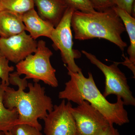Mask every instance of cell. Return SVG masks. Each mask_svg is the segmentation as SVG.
Instances as JSON below:
<instances>
[{
    "mask_svg": "<svg viewBox=\"0 0 135 135\" xmlns=\"http://www.w3.org/2000/svg\"><path fill=\"white\" fill-rule=\"evenodd\" d=\"M92 7L97 11H104L115 6L113 0H89Z\"/></svg>",
    "mask_w": 135,
    "mask_h": 135,
    "instance_id": "d6986e66",
    "label": "cell"
},
{
    "mask_svg": "<svg viewBox=\"0 0 135 135\" xmlns=\"http://www.w3.org/2000/svg\"><path fill=\"white\" fill-rule=\"evenodd\" d=\"M73 9L68 7L57 26L53 30L50 39L53 42V46L56 50L60 51L64 63L67 65L68 70L78 73L82 70L75 62V59L81 56L80 52L73 49V42L71 30V19Z\"/></svg>",
    "mask_w": 135,
    "mask_h": 135,
    "instance_id": "8992f818",
    "label": "cell"
},
{
    "mask_svg": "<svg viewBox=\"0 0 135 135\" xmlns=\"http://www.w3.org/2000/svg\"><path fill=\"white\" fill-rule=\"evenodd\" d=\"M74 38L79 40L105 39L118 46L122 51L127 44L122 38L126 31L122 20L113 9L86 13L75 11L71 19Z\"/></svg>",
    "mask_w": 135,
    "mask_h": 135,
    "instance_id": "3957f363",
    "label": "cell"
},
{
    "mask_svg": "<svg viewBox=\"0 0 135 135\" xmlns=\"http://www.w3.org/2000/svg\"><path fill=\"white\" fill-rule=\"evenodd\" d=\"M3 132H0V135H2Z\"/></svg>",
    "mask_w": 135,
    "mask_h": 135,
    "instance_id": "cb8c5ba5",
    "label": "cell"
},
{
    "mask_svg": "<svg viewBox=\"0 0 135 135\" xmlns=\"http://www.w3.org/2000/svg\"><path fill=\"white\" fill-rule=\"evenodd\" d=\"M4 10L20 15L34 8L33 0H0Z\"/></svg>",
    "mask_w": 135,
    "mask_h": 135,
    "instance_id": "9a60e30c",
    "label": "cell"
},
{
    "mask_svg": "<svg viewBox=\"0 0 135 135\" xmlns=\"http://www.w3.org/2000/svg\"><path fill=\"white\" fill-rule=\"evenodd\" d=\"M9 83L16 85L18 89L6 86L3 104L7 109L17 111L18 118L15 125L26 124L41 131L42 127L38 120L44 119L54 107L52 99L46 95L45 88L38 83H28L16 72L10 73Z\"/></svg>",
    "mask_w": 135,
    "mask_h": 135,
    "instance_id": "6da1fadb",
    "label": "cell"
},
{
    "mask_svg": "<svg viewBox=\"0 0 135 135\" xmlns=\"http://www.w3.org/2000/svg\"><path fill=\"white\" fill-rule=\"evenodd\" d=\"M98 135H120L118 129L113 125H109L105 128Z\"/></svg>",
    "mask_w": 135,
    "mask_h": 135,
    "instance_id": "44dd1931",
    "label": "cell"
},
{
    "mask_svg": "<svg viewBox=\"0 0 135 135\" xmlns=\"http://www.w3.org/2000/svg\"><path fill=\"white\" fill-rule=\"evenodd\" d=\"M7 85L0 83V132L10 131L18 118L16 109H7L3 104V96Z\"/></svg>",
    "mask_w": 135,
    "mask_h": 135,
    "instance_id": "5bb4252c",
    "label": "cell"
},
{
    "mask_svg": "<svg viewBox=\"0 0 135 135\" xmlns=\"http://www.w3.org/2000/svg\"><path fill=\"white\" fill-rule=\"evenodd\" d=\"M8 61L5 57L0 54V79L1 83L9 86V75L10 73L13 71L14 66H10Z\"/></svg>",
    "mask_w": 135,
    "mask_h": 135,
    "instance_id": "e0dca14e",
    "label": "cell"
},
{
    "mask_svg": "<svg viewBox=\"0 0 135 135\" xmlns=\"http://www.w3.org/2000/svg\"><path fill=\"white\" fill-rule=\"evenodd\" d=\"M10 131L14 135H43L41 131L26 124L15 125Z\"/></svg>",
    "mask_w": 135,
    "mask_h": 135,
    "instance_id": "ac0fdd59",
    "label": "cell"
},
{
    "mask_svg": "<svg viewBox=\"0 0 135 135\" xmlns=\"http://www.w3.org/2000/svg\"><path fill=\"white\" fill-rule=\"evenodd\" d=\"M38 42L25 31L7 38H0V54L16 64L36 52Z\"/></svg>",
    "mask_w": 135,
    "mask_h": 135,
    "instance_id": "9c48e42d",
    "label": "cell"
},
{
    "mask_svg": "<svg viewBox=\"0 0 135 135\" xmlns=\"http://www.w3.org/2000/svg\"><path fill=\"white\" fill-rule=\"evenodd\" d=\"M2 135H14L11 131H7V132H3Z\"/></svg>",
    "mask_w": 135,
    "mask_h": 135,
    "instance_id": "7402d4cb",
    "label": "cell"
},
{
    "mask_svg": "<svg viewBox=\"0 0 135 135\" xmlns=\"http://www.w3.org/2000/svg\"><path fill=\"white\" fill-rule=\"evenodd\" d=\"M71 112L78 135H98L110 125L103 114L87 101H83L76 107H72Z\"/></svg>",
    "mask_w": 135,
    "mask_h": 135,
    "instance_id": "52a82bcc",
    "label": "cell"
},
{
    "mask_svg": "<svg viewBox=\"0 0 135 135\" xmlns=\"http://www.w3.org/2000/svg\"><path fill=\"white\" fill-rule=\"evenodd\" d=\"M70 80L66 83L64 89L59 92V99L68 100L79 104L83 101H88L99 111L109 124L122 126L129 122L127 112L120 97H117L116 103L107 101L101 94L94 81L91 73L88 78L81 71L74 73L68 70Z\"/></svg>",
    "mask_w": 135,
    "mask_h": 135,
    "instance_id": "7a4b0ae2",
    "label": "cell"
},
{
    "mask_svg": "<svg viewBox=\"0 0 135 135\" xmlns=\"http://www.w3.org/2000/svg\"><path fill=\"white\" fill-rule=\"evenodd\" d=\"M25 31L29 33V35L36 40L41 36L50 38L55 27L47 21L44 20L39 16L34 8L30 10L22 15Z\"/></svg>",
    "mask_w": 135,
    "mask_h": 135,
    "instance_id": "8fae6325",
    "label": "cell"
},
{
    "mask_svg": "<svg viewBox=\"0 0 135 135\" xmlns=\"http://www.w3.org/2000/svg\"><path fill=\"white\" fill-rule=\"evenodd\" d=\"M25 31L22 16L7 11L0 12V38H7Z\"/></svg>",
    "mask_w": 135,
    "mask_h": 135,
    "instance_id": "7c38bea8",
    "label": "cell"
},
{
    "mask_svg": "<svg viewBox=\"0 0 135 135\" xmlns=\"http://www.w3.org/2000/svg\"><path fill=\"white\" fill-rule=\"evenodd\" d=\"M92 64L96 66L105 77V87L103 95L106 98L113 94L122 99L124 105H135V99L128 83L126 75L118 67L119 63L107 65L101 62L96 56L86 51L82 50Z\"/></svg>",
    "mask_w": 135,
    "mask_h": 135,
    "instance_id": "5b68a950",
    "label": "cell"
},
{
    "mask_svg": "<svg viewBox=\"0 0 135 135\" xmlns=\"http://www.w3.org/2000/svg\"><path fill=\"white\" fill-rule=\"evenodd\" d=\"M115 6L126 11L131 15L132 7L134 0H113Z\"/></svg>",
    "mask_w": 135,
    "mask_h": 135,
    "instance_id": "ffe728a7",
    "label": "cell"
},
{
    "mask_svg": "<svg viewBox=\"0 0 135 135\" xmlns=\"http://www.w3.org/2000/svg\"><path fill=\"white\" fill-rule=\"evenodd\" d=\"M68 7L74 10L89 13L96 11L92 7L89 0H64Z\"/></svg>",
    "mask_w": 135,
    "mask_h": 135,
    "instance_id": "2e32d148",
    "label": "cell"
},
{
    "mask_svg": "<svg viewBox=\"0 0 135 135\" xmlns=\"http://www.w3.org/2000/svg\"><path fill=\"white\" fill-rule=\"evenodd\" d=\"M3 10H3V8L1 4V2H0V12Z\"/></svg>",
    "mask_w": 135,
    "mask_h": 135,
    "instance_id": "603a6c76",
    "label": "cell"
},
{
    "mask_svg": "<svg viewBox=\"0 0 135 135\" xmlns=\"http://www.w3.org/2000/svg\"><path fill=\"white\" fill-rule=\"evenodd\" d=\"M71 102L63 99L48 113L43 120L45 135H78L75 120L72 115Z\"/></svg>",
    "mask_w": 135,
    "mask_h": 135,
    "instance_id": "ba28073f",
    "label": "cell"
},
{
    "mask_svg": "<svg viewBox=\"0 0 135 135\" xmlns=\"http://www.w3.org/2000/svg\"><path fill=\"white\" fill-rule=\"evenodd\" d=\"M34 53L16 64L17 73L20 76L25 75L26 79H31L35 83L42 81L53 88H57L59 83L56 70L50 61L53 53L46 46V42L39 40Z\"/></svg>",
    "mask_w": 135,
    "mask_h": 135,
    "instance_id": "277c9868",
    "label": "cell"
},
{
    "mask_svg": "<svg viewBox=\"0 0 135 135\" xmlns=\"http://www.w3.org/2000/svg\"><path fill=\"white\" fill-rule=\"evenodd\" d=\"M39 16L45 21L57 26L68 8L64 0H33Z\"/></svg>",
    "mask_w": 135,
    "mask_h": 135,
    "instance_id": "30bf717a",
    "label": "cell"
},
{
    "mask_svg": "<svg viewBox=\"0 0 135 135\" xmlns=\"http://www.w3.org/2000/svg\"><path fill=\"white\" fill-rule=\"evenodd\" d=\"M123 22L126 30L130 39V45L127 52L129 55L128 60L135 65V18L124 10L114 6L112 8Z\"/></svg>",
    "mask_w": 135,
    "mask_h": 135,
    "instance_id": "4fadbf2b",
    "label": "cell"
}]
</instances>
